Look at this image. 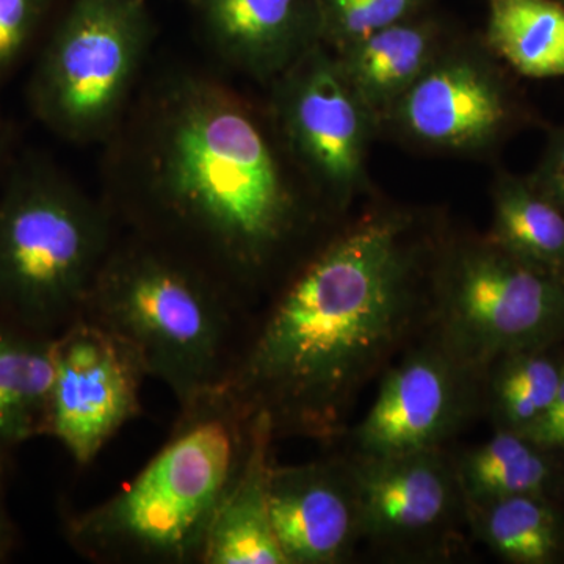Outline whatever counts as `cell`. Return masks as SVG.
I'll use <instances>...</instances> for the list:
<instances>
[{"label":"cell","mask_w":564,"mask_h":564,"mask_svg":"<svg viewBox=\"0 0 564 564\" xmlns=\"http://www.w3.org/2000/svg\"><path fill=\"white\" fill-rule=\"evenodd\" d=\"M361 505V538L386 554L441 558L467 527L455 456L445 448L348 454Z\"/></svg>","instance_id":"cell-9"},{"label":"cell","mask_w":564,"mask_h":564,"mask_svg":"<svg viewBox=\"0 0 564 564\" xmlns=\"http://www.w3.org/2000/svg\"><path fill=\"white\" fill-rule=\"evenodd\" d=\"M484 410V375L456 361L429 332L386 370L351 454L400 455L444 448Z\"/></svg>","instance_id":"cell-10"},{"label":"cell","mask_w":564,"mask_h":564,"mask_svg":"<svg viewBox=\"0 0 564 564\" xmlns=\"http://www.w3.org/2000/svg\"><path fill=\"white\" fill-rule=\"evenodd\" d=\"M52 0H0V82L31 46Z\"/></svg>","instance_id":"cell-24"},{"label":"cell","mask_w":564,"mask_h":564,"mask_svg":"<svg viewBox=\"0 0 564 564\" xmlns=\"http://www.w3.org/2000/svg\"><path fill=\"white\" fill-rule=\"evenodd\" d=\"M560 2H562V3H563V6H564V0H560Z\"/></svg>","instance_id":"cell-29"},{"label":"cell","mask_w":564,"mask_h":564,"mask_svg":"<svg viewBox=\"0 0 564 564\" xmlns=\"http://www.w3.org/2000/svg\"><path fill=\"white\" fill-rule=\"evenodd\" d=\"M563 456L525 434L494 430L485 443L455 456L466 503H484L514 496L562 499Z\"/></svg>","instance_id":"cell-18"},{"label":"cell","mask_w":564,"mask_h":564,"mask_svg":"<svg viewBox=\"0 0 564 564\" xmlns=\"http://www.w3.org/2000/svg\"><path fill=\"white\" fill-rule=\"evenodd\" d=\"M252 415L226 391L180 411L169 441L109 499L65 518L98 564H202L212 522L247 451Z\"/></svg>","instance_id":"cell-3"},{"label":"cell","mask_w":564,"mask_h":564,"mask_svg":"<svg viewBox=\"0 0 564 564\" xmlns=\"http://www.w3.org/2000/svg\"><path fill=\"white\" fill-rule=\"evenodd\" d=\"M14 545H17V530H14L9 511L3 503L2 491H0V562L9 558Z\"/></svg>","instance_id":"cell-27"},{"label":"cell","mask_w":564,"mask_h":564,"mask_svg":"<svg viewBox=\"0 0 564 564\" xmlns=\"http://www.w3.org/2000/svg\"><path fill=\"white\" fill-rule=\"evenodd\" d=\"M488 239L519 261L564 281V212L532 181L499 174Z\"/></svg>","instance_id":"cell-20"},{"label":"cell","mask_w":564,"mask_h":564,"mask_svg":"<svg viewBox=\"0 0 564 564\" xmlns=\"http://www.w3.org/2000/svg\"><path fill=\"white\" fill-rule=\"evenodd\" d=\"M152 33L144 0H74L32 74L36 120L69 143H106L139 91Z\"/></svg>","instance_id":"cell-6"},{"label":"cell","mask_w":564,"mask_h":564,"mask_svg":"<svg viewBox=\"0 0 564 564\" xmlns=\"http://www.w3.org/2000/svg\"><path fill=\"white\" fill-rule=\"evenodd\" d=\"M270 87L269 117L293 170L323 209H343L362 184L378 122L323 43Z\"/></svg>","instance_id":"cell-8"},{"label":"cell","mask_w":564,"mask_h":564,"mask_svg":"<svg viewBox=\"0 0 564 564\" xmlns=\"http://www.w3.org/2000/svg\"><path fill=\"white\" fill-rule=\"evenodd\" d=\"M564 372L560 345L508 352L486 369L484 410L494 430L532 433L558 393Z\"/></svg>","instance_id":"cell-21"},{"label":"cell","mask_w":564,"mask_h":564,"mask_svg":"<svg viewBox=\"0 0 564 564\" xmlns=\"http://www.w3.org/2000/svg\"><path fill=\"white\" fill-rule=\"evenodd\" d=\"M274 443L269 417L252 414L242 464L212 522L202 564H285L270 513Z\"/></svg>","instance_id":"cell-15"},{"label":"cell","mask_w":564,"mask_h":564,"mask_svg":"<svg viewBox=\"0 0 564 564\" xmlns=\"http://www.w3.org/2000/svg\"><path fill=\"white\" fill-rule=\"evenodd\" d=\"M441 51L440 25L417 14L333 52L351 90L380 122Z\"/></svg>","instance_id":"cell-16"},{"label":"cell","mask_w":564,"mask_h":564,"mask_svg":"<svg viewBox=\"0 0 564 564\" xmlns=\"http://www.w3.org/2000/svg\"><path fill=\"white\" fill-rule=\"evenodd\" d=\"M436 258L402 214L326 237L256 311L223 391L276 441L336 443L362 389L429 328Z\"/></svg>","instance_id":"cell-2"},{"label":"cell","mask_w":564,"mask_h":564,"mask_svg":"<svg viewBox=\"0 0 564 564\" xmlns=\"http://www.w3.org/2000/svg\"><path fill=\"white\" fill-rule=\"evenodd\" d=\"M527 437L564 458V372L551 411L532 433L527 434Z\"/></svg>","instance_id":"cell-26"},{"label":"cell","mask_w":564,"mask_h":564,"mask_svg":"<svg viewBox=\"0 0 564 564\" xmlns=\"http://www.w3.org/2000/svg\"><path fill=\"white\" fill-rule=\"evenodd\" d=\"M204 33L229 68L272 84L322 43L317 0H198Z\"/></svg>","instance_id":"cell-14"},{"label":"cell","mask_w":564,"mask_h":564,"mask_svg":"<svg viewBox=\"0 0 564 564\" xmlns=\"http://www.w3.org/2000/svg\"><path fill=\"white\" fill-rule=\"evenodd\" d=\"M101 198L121 231L259 310L317 248L325 209L270 120L239 91L176 66L139 88L106 141Z\"/></svg>","instance_id":"cell-1"},{"label":"cell","mask_w":564,"mask_h":564,"mask_svg":"<svg viewBox=\"0 0 564 564\" xmlns=\"http://www.w3.org/2000/svg\"><path fill=\"white\" fill-rule=\"evenodd\" d=\"M488 46L532 79L564 76V6L560 0H489Z\"/></svg>","instance_id":"cell-22"},{"label":"cell","mask_w":564,"mask_h":564,"mask_svg":"<svg viewBox=\"0 0 564 564\" xmlns=\"http://www.w3.org/2000/svg\"><path fill=\"white\" fill-rule=\"evenodd\" d=\"M466 505L470 533L502 562H564V510L558 499L514 496Z\"/></svg>","instance_id":"cell-19"},{"label":"cell","mask_w":564,"mask_h":564,"mask_svg":"<svg viewBox=\"0 0 564 564\" xmlns=\"http://www.w3.org/2000/svg\"><path fill=\"white\" fill-rule=\"evenodd\" d=\"M55 336L0 313V474L20 445L47 434Z\"/></svg>","instance_id":"cell-17"},{"label":"cell","mask_w":564,"mask_h":564,"mask_svg":"<svg viewBox=\"0 0 564 564\" xmlns=\"http://www.w3.org/2000/svg\"><path fill=\"white\" fill-rule=\"evenodd\" d=\"M147 378L128 344L79 318L55 336L47 434L88 466L122 426L140 417Z\"/></svg>","instance_id":"cell-11"},{"label":"cell","mask_w":564,"mask_h":564,"mask_svg":"<svg viewBox=\"0 0 564 564\" xmlns=\"http://www.w3.org/2000/svg\"><path fill=\"white\" fill-rule=\"evenodd\" d=\"M529 180L564 212V129L549 140L543 159Z\"/></svg>","instance_id":"cell-25"},{"label":"cell","mask_w":564,"mask_h":564,"mask_svg":"<svg viewBox=\"0 0 564 564\" xmlns=\"http://www.w3.org/2000/svg\"><path fill=\"white\" fill-rule=\"evenodd\" d=\"M386 120L430 150L484 151L510 129L513 95L486 55L443 50Z\"/></svg>","instance_id":"cell-12"},{"label":"cell","mask_w":564,"mask_h":564,"mask_svg":"<svg viewBox=\"0 0 564 564\" xmlns=\"http://www.w3.org/2000/svg\"><path fill=\"white\" fill-rule=\"evenodd\" d=\"M0 159H2V150H0Z\"/></svg>","instance_id":"cell-28"},{"label":"cell","mask_w":564,"mask_h":564,"mask_svg":"<svg viewBox=\"0 0 564 564\" xmlns=\"http://www.w3.org/2000/svg\"><path fill=\"white\" fill-rule=\"evenodd\" d=\"M426 332L485 377L508 352L564 344V281L488 237L456 242L434 262Z\"/></svg>","instance_id":"cell-7"},{"label":"cell","mask_w":564,"mask_h":564,"mask_svg":"<svg viewBox=\"0 0 564 564\" xmlns=\"http://www.w3.org/2000/svg\"><path fill=\"white\" fill-rule=\"evenodd\" d=\"M254 314L202 270L120 229L80 318L128 344L181 411L225 389Z\"/></svg>","instance_id":"cell-4"},{"label":"cell","mask_w":564,"mask_h":564,"mask_svg":"<svg viewBox=\"0 0 564 564\" xmlns=\"http://www.w3.org/2000/svg\"><path fill=\"white\" fill-rule=\"evenodd\" d=\"M118 234L102 198L50 162H18L0 191V313L58 336L79 321Z\"/></svg>","instance_id":"cell-5"},{"label":"cell","mask_w":564,"mask_h":564,"mask_svg":"<svg viewBox=\"0 0 564 564\" xmlns=\"http://www.w3.org/2000/svg\"><path fill=\"white\" fill-rule=\"evenodd\" d=\"M426 0H317L322 43L339 51L421 13Z\"/></svg>","instance_id":"cell-23"},{"label":"cell","mask_w":564,"mask_h":564,"mask_svg":"<svg viewBox=\"0 0 564 564\" xmlns=\"http://www.w3.org/2000/svg\"><path fill=\"white\" fill-rule=\"evenodd\" d=\"M270 513L285 564H340L361 543V505L348 455L280 466Z\"/></svg>","instance_id":"cell-13"}]
</instances>
